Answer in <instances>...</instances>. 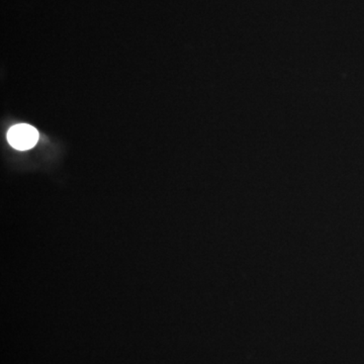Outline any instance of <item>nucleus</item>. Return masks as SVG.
Listing matches in <instances>:
<instances>
[{"label":"nucleus","mask_w":364,"mask_h":364,"mask_svg":"<svg viewBox=\"0 0 364 364\" xmlns=\"http://www.w3.org/2000/svg\"><path fill=\"white\" fill-rule=\"evenodd\" d=\"M39 140L37 129L28 124H18L11 127L7 133V141L11 147L20 151L32 149Z\"/></svg>","instance_id":"f257e3e1"}]
</instances>
